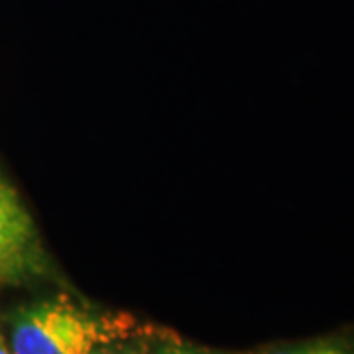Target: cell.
I'll return each mask as SVG.
<instances>
[{"label":"cell","mask_w":354,"mask_h":354,"mask_svg":"<svg viewBox=\"0 0 354 354\" xmlns=\"http://www.w3.org/2000/svg\"><path fill=\"white\" fill-rule=\"evenodd\" d=\"M276 354H348L344 348L337 344H311L304 348H291V351H279Z\"/></svg>","instance_id":"3957f363"},{"label":"cell","mask_w":354,"mask_h":354,"mask_svg":"<svg viewBox=\"0 0 354 354\" xmlns=\"http://www.w3.org/2000/svg\"><path fill=\"white\" fill-rule=\"evenodd\" d=\"M95 354H136V353H130V351H111V348H101V351H97Z\"/></svg>","instance_id":"5b68a950"},{"label":"cell","mask_w":354,"mask_h":354,"mask_svg":"<svg viewBox=\"0 0 354 354\" xmlns=\"http://www.w3.org/2000/svg\"><path fill=\"white\" fill-rule=\"evenodd\" d=\"M48 272V254L34 216L0 171V286L22 283Z\"/></svg>","instance_id":"7a4b0ae2"},{"label":"cell","mask_w":354,"mask_h":354,"mask_svg":"<svg viewBox=\"0 0 354 354\" xmlns=\"http://www.w3.org/2000/svg\"><path fill=\"white\" fill-rule=\"evenodd\" d=\"M162 354H213V353H201V351H181V348H177V351H167V353Z\"/></svg>","instance_id":"8992f818"},{"label":"cell","mask_w":354,"mask_h":354,"mask_svg":"<svg viewBox=\"0 0 354 354\" xmlns=\"http://www.w3.org/2000/svg\"><path fill=\"white\" fill-rule=\"evenodd\" d=\"M116 337L111 319L67 299H48L14 317L10 348L14 354H95Z\"/></svg>","instance_id":"6da1fadb"},{"label":"cell","mask_w":354,"mask_h":354,"mask_svg":"<svg viewBox=\"0 0 354 354\" xmlns=\"http://www.w3.org/2000/svg\"><path fill=\"white\" fill-rule=\"evenodd\" d=\"M0 354H14L12 348H10V344L2 339V335H0Z\"/></svg>","instance_id":"277c9868"}]
</instances>
